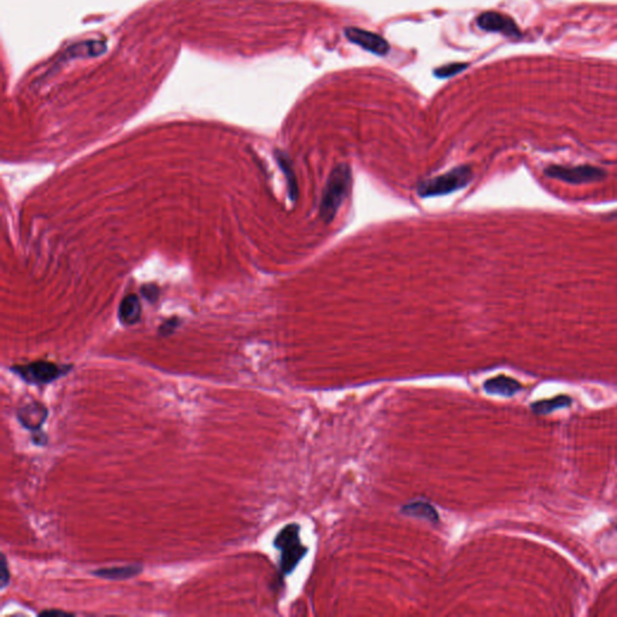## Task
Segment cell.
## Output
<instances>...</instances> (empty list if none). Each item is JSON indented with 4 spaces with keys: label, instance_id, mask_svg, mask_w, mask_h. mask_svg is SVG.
Instances as JSON below:
<instances>
[{
    "label": "cell",
    "instance_id": "12",
    "mask_svg": "<svg viewBox=\"0 0 617 617\" xmlns=\"http://www.w3.org/2000/svg\"><path fill=\"white\" fill-rule=\"evenodd\" d=\"M402 513L408 515V516H413V518H425L427 521L433 522V523L439 521V515L437 513L435 509L425 502H415V503L404 505L402 508Z\"/></svg>",
    "mask_w": 617,
    "mask_h": 617
},
{
    "label": "cell",
    "instance_id": "5",
    "mask_svg": "<svg viewBox=\"0 0 617 617\" xmlns=\"http://www.w3.org/2000/svg\"><path fill=\"white\" fill-rule=\"evenodd\" d=\"M548 178H556L570 185L598 183L607 178L604 170L592 166H550L544 170Z\"/></svg>",
    "mask_w": 617,
    "mask_h": 617
},
{
    "label": "cell",
    "instance_id": "18",
    "mask_svg": "<svg viewBox=\"0 0 617 617\" xmlns=\"http://www.w3.org/2000/svg\"><path fill=\"white\" fill-rule=\"evenodd\" d=\"M141 292H143V297H146L151 302H155L158 298V295H159L158 288L156 286H153V285H146V286L141 288Z\"/></svg>",
    "mask_w": 617,
    "mask_h": 617
},
{
    "label": "cell",
    "instance_id": "6",
    "mask_svg": "<svg viewBox=\"0 0 617 617\" xmlns=\"http://www.w3.org/2000/svg\"><path fill=\"white\" fill-rule=\"evenodd\" d=\"M345 35L351 43L361 46L365 51L385 56L390 51V45L381 35L374 31H365L357 27H348L345 29Z\"/></svg>",
    "mask_w": 617,
    "mask_h": 617
},
{
    "label": "cell",
    "instance_id": "15",
    "mask_svg": "<svg viewBox=\"0 0 617 617\" xmlns=\"http://www.w3.org/2000/svg\"><path fill=\"white\" fill-rule=\"evenodd\" d=\"M465 66H467L465 64H460V63L450 64V66H443V68H440L439 70H437L435 74L440 76V78H448V76H452V75L460 73L461 70L464 69Z\"/></svg>",
    "mask_w": 617,
    "mask_h": 617
},
{
    "label": "cell",
    "instance_id": "17",
    "mask_svg": "<svg viewBox=\"0 0 617 617\" xmlns=\"http://www.w3.org/2000/svg\"><path fill=\"white\" fill-rule=\"evenodd\" d=\"M178 321L176 318H171L169 321L164 322L161 327H159V334L161 335H169L171 333H174L175 328L178 327Z\"/></svg>",
    "mask_w": 617,
    "mask_h": 617
},
{
    "label": "cell",
    "instance_id": "20",
    "mask_svg": "<svg viewBox=\"0 0 617 617\" xmlns=\"http://www.w3.org/2000/svg\"><path fill=\"white\" fill-rule=\"evenodd\" d=\"M615 215H616V216H617V213H615Z\"/></svg>",
    "mask_w": 617,
    "mask_h": 617
},
{
    "label": "cell",
    "instance_id": "19",
    "mask_svg": "<svg viewBox=\"0 0 617 617\" xmlns=\"http://www.w3.org/2000/svg\"><path fill=\"white\" fill-rule=\"evenodd\" d=\"M40 615L41 616H52V615H56V616H62V615L73 616V614L66 613V611H63V610H45V611H41Z\"/></svg>",
    "mask_w": 617,
    "mask_h": 617
},
{
    "label": "cell",
    "instance_id": "10",
    "mask_svg": "<svg viewBox=\"0 0 617 617\" xmlns=\"http://www.w3.org/2000/svg\"><path fill=\"white\" fill-rule=\"evenodd\" d=\"M141 303L135 295H129L122 299L118 308V320L125 326H133L141 318Z\"/></svg>",
    "mask_w": 617,
    "mask_h": 617
},
{
    "label": "cell",
    "instance_id": "16",
    "mask_svg": "<svg viewBox=\"0 0 617 617\" xmlns=\"http://www.w3.org/2000/svg\"><path fill=\"white\" fill-rule=\"evenodd\" d=\"M0 569H1V576H0V580H1V590H4L10 583V572L9 568H8V561H6V557H5L4 555L1 556V565H0Z\"/></svg>",
    "mask_w": 617,
    "mask_h": 617
},
{
    "label": "cell",
    "instance_id": "7",
    "mask_svg": "<svg viewBox=\"0 0 617 617\" xmlns=\"http://www.w3.org/2000/svg\"><path fill=\"white\" fill-rule=\"evenodd\" d=\"M48 408L39 402H31L29 404L18 409L17 411V418L21 426L31 430L33 434L43 432L41 427L48 420Z\"/></svg>",
    "mask_w": 617,
    "mask_h": 617
},
{
    "label": "cell",
    "instance_id": "9",
    "mask_svg": "<svg viewBox=\"0 0 617 617\" xmlns=\"http://www.w3.org/2000/svg\"><path fill=\"white\" fill-rule=\"evenodd\" d=\"M483 388L490 395H498V396L513 397L518 392L521 391V383L518 380L509 378L505 375H499L496 378H488L483 383Z\"/></svg>",
    "mask_w": 617,
    "mask_h": 617
},
{
    "label": "cell",
    "instance_id": "4",
    "mask_svg": "<svg viewBox=\"0 0 617 617\" xmlns=\"http://www.w3.org/2000/svg\"><path fill=\"white\" fill-rule=\"evenodd\" d=\"M71 365H58L52 362L36 361L29 364L15 365L11 371L29 385L43 386L56 381L69 373Z\"/></svg>",
    "mask_w": 617,
    "mask_h": 617
},
{
    "label": "cell",
    "instance_id": "11",
    "mask_svg": "<svg viewBox=\"0 0 617 617\" xmlns=\"http://www.w3.org/2000/svg\"><path fill=\"white\" fill-rule=\"evenodd\" d=\"M143 567L141 565H129L113 567V568H101L92 572V574L94 576L106 580H128L138 576L139 574L143 573Z\"/></svg>",
    "mask_w": 617,
    "mask_h": 617
},
{
    "label": "cell",
    "instance_id": "8",
    "mask_svg": "<svg viewBox=\"0 0 617 617\" xmlns=\"http://www.w3.org/2000/svg\"><path fill=\"white\" fill-rule=\"evenodd\" d=\"M476 23L483 31L503 33L509 36L518 35V28L513 22V18L496 11L481 13L476 20Z\"/></svg>",
    "mask_w": 617,
    "mask_h": 617
},
{
    "label": "cell",
    "instance_id": "13",
    "mask_svg": "<svg viewBox=\"0 0 617 617\" xmlns=\"http://www.w3.org/2000/svg\"><path fill=\"white\" fill-rule=\"evenodd\" d=\"M572 402L573 400H572L570 397L562 395V396H557L555 398H551V399L535 402V403L532 404L530 409H532L533 413H538V415H548V413L555 411L557 409L568 408L572 404Z\"/></svg>",
    "mask_w": 617,
    "mask_h": 617
},
{
    "label": "cell",
    "instance_id": "3",
    "mask_svg": "<svg viewBox=\"0 0 617 617\" xmlns=\"http://www.w3.org/2000/svg\"><path fill=\"white\" fill-rule=\"evenodd\" d=\"M473 178V170L469 166H457L448 173L427 180L418 187V194L426 197L445 196L448 193L465 187Z\"/></svg>",
    "mask_w": 617,
    "mask_h": 617
},
{
    "label": "cell",
    "instance_id": "2",
    "mask_svg": "<svg viewBox=\"0 0 617 617\" xmlns=\"http://www.w3.org/2000/svg\"><path fill=\"white\" fill-rule=\"evenodd\" d=\"M299 530L297 523H291L283 527L275 537L274 546L281 551L280 569L283 574H291L308 551L300 543Z\"/></svg>",
    "mask_w": 617,
    "mask_h": 617
},
{
    "label": "cell",
    "instance_id": "1",
    "mask_svg": "<svg viewBox=\"0 0 617 617\" xmlns=\"http://www.w3.org/2000/svg\"><path fill=\"white\" fill-rule=\"evenodd\" d=\"M351 186V169L348 164H339L332 170L322 194L320 213L323 221L331 222L339 210L343 198Z\"/></svg>",
    "mask_w": 617,
    "mask_h": 617
},
{
    "label": "cell",
    "instance_id": "14",
    "mask_svg": "<svg viewBox=\"0 0 617 617\" xmlns=\"http://www.w3.org/2000/svg\"><path fill=\"white\" fill-rule=\"evenodd\" d=\"M278 161L280 166L283 168V173L286 175L287 183H288L290 194H291L292 199H296L298 187H297L296 178H295V174H293V171H292L291 166H290V163H288V161H287L283 155H278Z\"/></svg>",
    "mask_w": 617,
    "mask_h": 617
}]
</instances>
